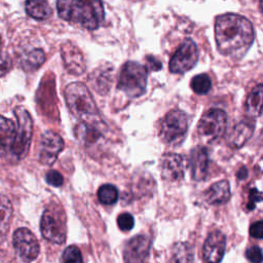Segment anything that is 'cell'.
Instances as JSON below:
<instances>
[{"label": "cell", "instance_id": "6da1fadb", "mask_svg": "<svg viewBox=\"0 0 263 263\" xmlns=\"http://www.w3.org/2000/svg\"><path fill=\"white\" fill-rule=\"evenodd\" d=\"M215 38L218 50L222 54L240 59L254 41V29L245 16L226 13L216 18Z\"/></svg>", "mask_w": 263, "mask_h": 263}, {"label": "cell", "instance_id": "7a4b0ae2", "mask_svg": "<svg viewBox=\"0 0 263 263\" xmlns=\"http://www.w3.org/2000/svg\"><path fill=\"white\" fill-rule=\"evenodd\" d=\"M57 8L61 18L86 30H96L105 14L102 0H58Z\"/></svg>", "mask_w": 263, "mask_h": 263}, {"label": "cell", "instance_id": "3957f363", "mask_svg": "<svg viewBox=\"0 0 263 263\" xmlns=\"http://www.w3.org/2000/svg\"><path fill=\"white\" fill-rule=\"evenodd\" d=\"M65 100L70 111L82 121L98 119V108L88 88L80 83H70L65 89Z\"/></svg>", "mask_w": 263, "mask_h": 263}, {"label": "cell", "instance_id": "277c9868", "mask_svg": "<svg viewBox=\"0 0 263 263\" xmlns=\"http://www.w3.org/2000/svg\"><path fill=\"white\" fill-rule=\"evenodd\" d=\"M147 85V69L136 62H126L120 72L118 88L129 98L144 93Z\"/></svg>", "mask_w": 263, "mask_h": 263}, {"label": "cell", "instance_id": "5b68a950", "mask_svg": "<svg viewBox=\"0 0 263 263\" xmlns=\"http://www.w3.org/2000/svg\"><path fill=\"white\" fill-rule=\"evenodd\" d=\"M40 229L42 236L52 242L61 245L66 239V217L59 204L51 203L42 214Z\"/></svg>", "mask_w": 263, "mask_h": 263}, {"label": "cell", "instance_id": "8992f818", "mask_svg": "<svg viewBox=\"0 0 263 263\" xmlns=\"http://www.w3.org/2000/svg\"><path fill=\"white\" fill-rule=\"evenodd\" d=\"M14 115L16 117L15 135L10 147V152L17 158L23 159L30 148L32 134H33V122L29 112L22 106L14 109Z\"/></svg>", "mask_w": 263, "mask_h": 263}, {"label": "cell", "instance_id": "52a82bcc", "mask_svg": "<svg viewBox=\"0 0 263 263\" xmlns=\"http://www.w3.org/2000/svg\"><path fill=\"white\" fill-rule=\"evenodd\" d=\"M226 124V113L221 109H211L201 116L198 122V136L206 143H213L224 134Z\"/></svg>", "mask_w": 263, "mask_h": 263}, {"label": "cell", "instance_id": "ba28073f", "mask_svg": "<svg viewBox=\"0 0 263 263\" xmlns=\"http://www.w3.org/2000/svg\"><path fill=\"white\" fill-rule=\"evenodd\" d=\"M188 128V118L183 111H170L161 121L159 135L163 142L167 144L180 143L186 135Z\"/></svg>", "mask_w": 263, "mask_h": 263}, {"label": "cell", "instance_id": "9c48e42d", "mask_svg": "<svg viewBox=\"0 0 263 263\" xmlns=\"http://www.w3.org/2000/svg\"><path fill=\"white\" fill-rule=\"evenodd\" d=\"M198 60V51L196 44L191 40H185L176 50L170 61V71L174 74L185 73L192 69Z\"/></svg>", "mask_w": 263, "mask_h": 263}, {"label": "cell", "instance_id": "30bf717a", "mask_svg": "<svg viewBox=\"0 0 263 263\" xmlns=\"http://www.w3.org/2000/svg\"><path fill=\"white\" fill-rule=\"evenodd\" d=\"M12 242L16 254L25 263H30L38 257L40 251L38 240L28 228L16 229Z\"/></svg>", "mask_w": 263, "mask_h": 263}, {"label": "cell", "instance_id": "8fae6325", "mask_svg": "<svg viewBox=\"0 0 263 263\" xmlns=\"http://www.w3.org/2000/svg\"><path fill=\"white\" fill-rule=\"evenodd\" d=\"M64 148V142L60 135L54 132H45L40 141L39 161L45 165H51Z\"/></svg>", "mask_w": 263, "mask_h": 263}, {"label": "cell", "instance_id": "7c38bea8", "mask_svg": "<svg viewBox=\"0 0 263 263\" xmlns=\"http://www.w3.org/2000/svg\"><path fill=\"white\" fill-rule=\"evenodd\" d=\"M226 247L225 235L221 231H213L206 237L203 249L202 259L204 263H220Z\"/></svg>", "mask_w": 263, "mask_h": 263}, {"label": "cell", "instance_id": "4fadbf2b", "mask_svg": "<svg viewBox=\"0 0 263 263\" xmlns=\"http://www.w3.org/2000/svg\"><path fill=\"white\" fill-rule=\"evenodd\" d=\"M150 250V239L147 235H136L129 239L123 251L125 263H143Z\"/></svg>", "mask_w": 263, "mask_h": 263}, {"label": "cell", "instance_id": "5bb4252c", "mask_svg": "<svg viewBox=\"0 0 263 263\" xmlns=\"http://www.w3.org/2000/svg\"><path fill=\"white\" fill-rule=\"evenodd\" d=\"M161 176L167 181H180L184 177V161L177 153H166L161 158Z\"/></svg>", "mask_w": 263, "mask_h": 263}, {"label": "cell", "instance_id": "9a60e30c", "mask_svg": "<svg viewBox=\"0 0 263 263\" xmlns=\"http://www.w3.org/2000/svg\"><path fill=\"white\" fill-rule=\"evenodd\" d=\"M62 58L69 73L79 75L84 72L85 64L83 55L72 43L67 42L62 46Z\"/></svg>", "mask_w": 263, "mask_h": 263}, {"label": "cell", "instance_id": "2e32d148", "mask_svg": "<svg viewBox=\"0 0 263 263\" xmlns=\"http://www.w3.org/2000/svg\"><path fill=\"white\" fill-rule=\"evenodd\" d=\"M209 157L206 150L201 147H195L191 150L189 156V165L192 174V178L196 181H201L206 176Z\"/></svg>", "mask_w": 263, "mask_h": 263}, {"label": "cell", "instance_id": "e0dca14e", "mask_svg": "<svg viewBox=\"0 0 263 263\" xmlns=\"http://www.w3.org/2000/svg\"><path fill=\"white\" fill-rule=\"evenodd\" d=\"M230 186L226 180L214 183L204 193L205 201L210 204H223L230 198Z\"/></svg>", "mask_w": 263, "mask_h": 263}, {"label": "cell", "instance_id": "ac0fdd59", "mask_svg": "<svg viewBox=\"0 0 263 263\" xmlns=\"http://www.w3.org/2000/svg\"><path fill=\"white\" fill-rule=\"evenodd\" d=\"M254 132V123L243 120L236 124L228 137V144L233 148L241 147L252 136Z\"/></svg>", "mask_w": 263, "mask_h": 263}, {"label": "cell", "instance_id": "d6986e66", "mask_svg": "<svg viewBox=\"0 0 263 263\" xmlns=\"http://www.w3.org/2000/svg\"><path fill=\"white\" fill-rule=\"evenodd\" d=\"M15 135L14 123L0 115V156L5 154L7 150H10Z\"/></svg>", "mask_w": 263, "mask_h": 263}, {"label": "cell", "instance_id": "ffe728a7", "mask_svg": "<svg viewBox=\"0 0 263 263\" xmlns=\"http://www.w3.org/2000/svg\"><path fill=\"white\" fill-rule=\"evenodd\" d=\"M27 13L38 21H43L51 14V8L47 0H27L25 5Z\"/></svg>", "mask_w": 263, "mask_h": 263}, {"label": "cell", "instance_id": "44dd1931", "mask_svg": "<svg viewBox=\"0 0 263 263\" xmlns=\"http://www.w3.org/2000/svg\"><path fill=\"white\" fill-rule=\"evenodd\" d=\"M262 85H257L249 95L246 103V111L252 117H257L261 114L262 107Z\"/></svg>", "mask_w": 263, "mask_h": 263}, {"label": "cell", "instance_id": "7402d4cb", "mask_svg": "<svg viewBox=\"0 0 263 263\" xmlns=\"http://www.w3.org/2000/svg\"><path fill=\"white\" fill-rule=\"evenodd\" d=\"M12 212L13 209L10 200L4 195H0V235L7 233L12 218Z\"/></svg>", "mask_w": 263, "mask_h": 263}, {"label": "cell", "instance_id": "603a6c76", "mask_svg": "<svg viewBox=\"0 0 263 263\" xmlns=\"http://www.w3.org/2000/svg\"><path fill=\"white\" fill-rule=\"evenodd\" d=\"M172 263H193V252L187 242L179 241L174 245Z\"/></svg>", "mask_w": 263, "mask_h": 263}, {"label": "cell", "instance_id": "cb8c5ba5", "mask_svg": "<svg viewBox=\"0 0 263 263\" xmlns=\"http://www.w3.org/2000/svg\"><path fill=\"white\" fill-rule=\"evenodd\" d=\"M44 52L42 49H34L30 51L22 61V66L27 71L36 70L44 62Z\"/></svg>", "mask_w": 263, "mask_h": 263}, {"label": "cell", "instance_id": "d4e9b609", "mask_svg": "<svg viewBox=\"0 0 263 263\" xmlns=\"http://www.w3.org/2000/svg\"><path fill=\"white\" fill-rule=\"evenodd\" d=\"M98 198L103 204H113L118 199V190L112 184H104L98 190Z\"/></svg>", "mask_w": 263, "mask_h": 263}, {"label": "cell", "instance_id": "484cf974", "mask_svg": "<svg viewBox=\"0 0 263 263\" xmlns=\"http://www.w3.org/2000/svg\"><path fill=\"white\" fill-rule=\"evenodd\" d=\"M190 86L195 93L205 95L212 87V81L206 74H198L192 78Z\"/></svg>", "mask_w": 263, "mask_h": 263}, {"label": "cell", "instance_id": "4316f807", "mask_svg": "<svg viewBox=\"0 0 263 263\" xmlns=\"http://www.w3.org/2000/svg\"><path fill=\"white\" fill-rule=\"evenodd\" d=\"M64 263H83L80 250L76 246L67 247L62 255Z\"/></svg>", "mask_w": 263, "mask_h": 263}, {"label": "cell", "instance_id": "83f0119b", "mask_svg": "<svg viewBox=\"0 0 263 263\" xmlns=\"http://www.w3.org/2000/svg\"><path fill=\"white\" fill-rule=\"evenodd\" d=\"M117 225L123 231L130 230L135 225V219L129 213H122L117 217Z\"/></svg>", "mask_w": 263, "mask_h": 263}, {"label": "cell", "instance_id": "f1b7e54d", "mask_svg": "<svg viewBox=\"0 0 263 263\" xmlns=\"http://www.w3.org/2000/svg\"><path fill=\"white\" fill-rule=\"evenodd\" d=\"M246 257L252 263L262 262V250L258 246H253L246 251Z\"/></svg>", "mask_w": 263, "mask_h": 263}, {"label": "cell", "instance_id": "f546056e", "mask_svg": "<svg viewBox=\"0 0 263 263\" xmlns=\"http://www.w3.org/2000/svg\"><path fill=\"white\" fill-rule=\"evenodd\" d=\"M45 180L49 185L54 187H60L64 182L63 176L58 171H53V170L47 172L45 176Z\"/></svg>", "mask_w": 263, "mask_h": 263}, {"label": "cell", "instance_id": "4dcf8cb0", "mask_svg": "<svg viewBox=\"0 0 263 263\" xmlns=\"http://www.w3.org/2000/svg\"><path fill=\"white\" fill-rule=\"evenodd\" d=\"M11 68V61L7 54L0 53V77L4 76Z\"/></svg>", "mask_w": 263, "mask_h": 263}, {"label": "cell", "instance_id": "1f68e13d", "mask_svg": "<svg viewBox=\"0 0 263 263\" xmlns=\"http://www.w3.org/2000/svg\"><path fill=\"white\" fill-rule=\"evenodd\" d=\"M249 197L250 198H249V202L247 203V209L248 210H253L256 206V203L261 201V193L256 188H253L250 191Z\"/></svg>", "mask_w": 263, "mask_h": 263}, {"label": "cell", "instance_id": "d6a6232c", "mask_svg": "<svg viewBox=\"0 0 263 263\" xmlns=\"http://www.w3.org/2000/svg\"><path fill=\"white\" fill-rule=\"evenodd\" d=\"M250 234H251V236H253L257 239H261L263 237V222L261 220L255 222L251 226Z\"/></svg>", "mask_w": 263, "mask_h": 263}, {"label": "cell", "instance_id": "836d02e7", "mask_svg": "<svg viewBox=\"0 0 263 263\" xmlns=\"http://www.w3.org/2000/svg\"><path fill=\"white\" fill-rule=\"evenodd\" d=\"M147 66L152 71H157V70H159L161 68L160 62H158L153 57H147Z\"/></svg>", "mask_w": 263, "mask_h": 263}, {"label": "cell", "instance_id": "e575fe53", "mask_svg": "<svg viewBox=\"0 0 263 263\" xmlns=\"http://www.w3.org/2000/svg\"><path fill=\"white\" fill-rule=\"evenodd\" d=\"M247 175H248V173H247V170H246L245 167H242V168L237 173V177H238L239 179H245V178L247 177Z\"/></svg>", "mask_w": 263, "mask_h": 263}, {"label": "cell", "instance_id": "d590c367", "mask_svg": "<svg viewBox=\"0 0 263 263\" xmlns=\"http://www.w3.org/2000/svg\"><path fill=\"white\" fill-rule=\"evenodd\" d=\"M0 48H1V37H0Z\"/></svg>", "mask_w": 263, "mask_h": 263}]
</instances>
